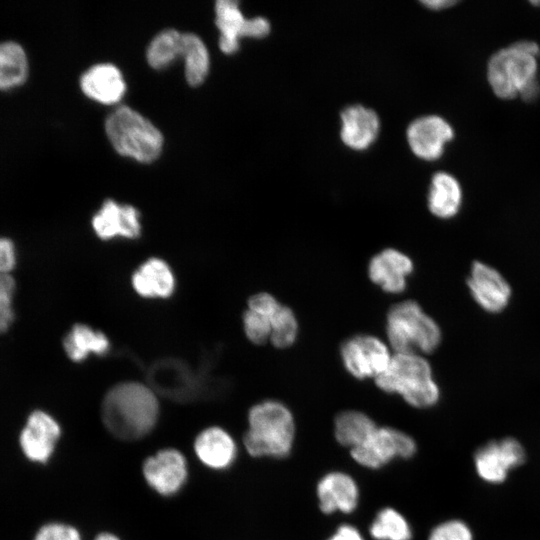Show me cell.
<instances>
[{"label":"cell","instance_id":"cell-1","mask_svg":"<svg viewBox=\"0 0 540 540\" xmlns=\"http://www.w3.org/2000/svg\"><path fill=\"white\" fill-rule=\"evenodd\" d=\"M159 405L154 392L139 382H123L112 387L101 405L102 421L121 440H137L155 426Z\"/></svg>","mask_w":540,"mask_h":540},{"label":"cell","instance_id":"cell-2","mask_svg":"<svg viewBox=\"0 0 540 540\" xmlns=\"http://www.w3.org/2000/svg\"><path fill=\"white\" fill-rule=\"evenodd\" d=\"M248 425L243 442L251 456L284 458L291 453L295 421L291 410L282 402L265 400L252 406Z\"/></svg>","mask_w":540,"mask_h":540},{"label":"cell","instance_id":"cell-3","mask_svg":"<svg viewBox=\"0 0 540 540\" xmlns=\"http://www.w3.org/2000/svg\"><path fill=\"white\" fill-rule=\"evenodd\" d=\"M377 387L387 393L399 394L416 408L434 406L440 398V388L433 377L428 360L417 353H395L386 370L375 378Z\"/></svg>","mask_w":540,"mask_h":540},{"label":"cell","instance_id":"cell-4","mask_svg":"<svg viewBox=\"0 0 540 540\" xmlns=\"http://www.w3.org/2000/svg\"><path fill=\"white\" fill-rule=\"evenodd\" d=\"M386 334L395 353L428 354L435 351L442 340L438 323L412 300L389 309Z\"/></svg>","mask_w":540,"mask_h":540},{"label":"cell","instance_id":"cell-5","mask_svg":"<svg viewBox=\"0 0 540 540\" xmlns=\"http://www.w3.org/2000/svg\"><path fill=\"white\" fill-rule=\"evenodd\" d=\"M105 129L113 147L123 156L149 163L161 153V132L148 119L127 106L118 107L108 116Z\"/></svg>","mask_w":540,"mask_h":540},{"label":"cell","instance_id":"cell-6","mask_svg":"<svg viewBox=\"0 0 540 540\" xmlns=\"http://www.w3.org/2000/svg\"><path fill=\"white\" fill-rule=\"evenodd\" d=\"M537 57L517 42L496 51L487 63V80L500 99L511 100L536 79Z\"/></svg>","mask_w":540,"mask_h":540},{"label":"cell","instance_id":"cell-7","mask_svg":"<svg viewBox=\"0 0 540 540\" xmlns=\"http://www.w3.org/2000/svg\"><path fill=\"white\" fill-rule=\"evenodd\" d=\"M417 450L415 440L393 427H378L359 446L350 449L352 459L369 469H379L393 459L411 458Z\"/></svg>","mask_w":540,"mask_h":540},{"label":"cell","instance_id":"cell-8","mask_svg":"<svg viewBox=\"0 0 540 540\" xmlns=\"http://www.w3.org/2000/svg\"><path fill=\"white\" fill-rule=\"evenodd\" d=\"M345 369L357 379L376 378L388 367L392 354L388 346L372 335H355L341 346Z\"/></svg>","mask_w":540,"mask_h":540},{"label":"cell","instance_id":"cell-9","mask_svg":"<svg viewBox=\"0 0 540 540\" xmlns=\"http://www.w3.org/2000/svg\"><path fill=\"white\" fill-rule=\"evenodd\" d=\"M60 437L58 421L48 412L37 409L27 416L19 432L18 445L28 462L43 465L52 458Z\"/></svg>","mask_w":540,"mask_h":540},{"label":"cell","instance_id":"cell-10","mask_svg":"<svg viewBox=\"0 0 540 540\" xmlns=\"http://www.w3.org/2000/svg\"><path fill=\"white\" fill-rule=\"evenodd\" d=\"M467 286L474 302L485 312H502L512 297V287L495 267L476 260L470 267Z\"/></svg>","mask_w":540,"mask_h":540},{"label":"cell","instance_id":"cell-11","mask_svg":"<svg viewBox=\"0 0 540 540\" xmlns=\"http://www.w3.org/2000/svg\"><path fill=\"white\" fill-rule=\"evenodd\" d=\"M524 461V448L513 438L491 441L479 448L474 455L479 477L493 484L503 482L508 472Z\"/></svg>","mask_w":540,"mask_h":540},{"label":"cell","instance_id":"cell-12","mask_svg":"<svg viewBox=\"0 0 540 540\" xmlns=\"http://www.w3.org/2000/svg\"><path fill=\"white\" fill-rule=\"evenodd\" d=\"M407 141L412 152L423 160H436L446 143L454 137L452 126L442 117L427 115L415 119L407 128Z\"/></svg>","mask_w":540,"mask_h":540},{"label":"cell","instance_id":"cell-13","mask_svg":"<svg viewBox=\"0 0 540 540\" xmlns=\"http://www.w3.org/2000/svg\"><path fill=\"white\" fill-rule=\"evenodd\" d=\"M143 475L148 485L161 495L177 493L186 482L185 457L175 449H164L146 459Z\"/></svg>","mask_w":540,"mask_h":540},{"label":"cell","instance_id":"cell-14","mask_svg":"<svg viewBox=\"0 0 540 540\" xmlns=\"http://www.w3.org/2000/svg\"><path fill=\"white\" fill-rule=\"evenodd\" d=\"M413 269L414 264L409 256L397 249L386 248L371 258L368 275L383 291L398 294L405 290L407 278Z\"/></svg>","mask_w":540,"mask_h":540},{"label":"cell","instance_id":"cell-15","mask_svg":"<svg viewBox=\"0 0 540 540\" xmlns=\"http://www.w3.org/2000/svg\"><path fill=\"white\" fill-rule=\"evenodd\" d=\"M316 495L325 514L353 512L359 502V487L352 476L342 471L326 473L317 483Z\"/></svg>","mask_w":540,"mask_h":540},{"label":"cell","instance_id":"cell-16","mask_svg":"<svg viewBox=\"0 0 540 540\" xmlns=\"http://www.w3.org/2000/svg\"><path fill=\"white\" fill-rule=\"evenodd\" d=\"M139 212L130 205L106 200L92 219V226L101 239L115 236L137 238L141 232Z\"/></svg>","mask_w":540,"mask_h":540},{"label":"cell","instance_id":"cell-17","mask_svg":"<svg viewBox=\"0 0 540 540\" xmlns=\"http://www.w3.org/2000/svg\"><path fill=\"white\" fill-rule=\"evenodd\" d=\"M379 129V117L372 109L352 105L341 113L340 136L343 143L353 150L368 148L377 138Z\"/></svg>","mask_w":540,"mask_h":540},{"label":"cell","instance_id":"cell-18","mask_svg":"<svg viewBox=\"0 0 540 540\" xmlns=\"http://www.w3.org/2000/svg\"><path fill=\"white\" fill-rule=\"evenodd\" d=\"M80 86L84 94L104 104L117 103L126 90L120 70L108 63L88 69L80 79Z\"/></svg>","mask_w":540,"mask_h":540},{"label":"cell","instance_id":"cell-19","mask_svg":"<svg viewBox=\"0 0 540 540\" xmlns=\"http://www.w3.org/2000/svg\"><path fill=\"white\" fill-rule=\"evenodd\" d=\"M194 450L200 461L213 469L227 468L237 454L233 438L220 427L203 430L195 439Z\"/></svg>","mask_w":540,"mask_h":540},{"label":"cell","instance_id":"cell-20","mask_svg":"<svg viewBox=\"0 0 540 540\" xmlns=\"http://www.w3.org/2000/svg\"><path fill=\"white\" fill-rule=\"evenodd\" d=\"M132 285L141 296L165 298L173 293L175 279L170 267L163 260L151 258L135 271Z\"/></svg>","mask_w":540,"mask_h":540},{"label":"cell","instance_id":"cell-21","mask_svg":"<svg viewBox=\"0 0 540 540\" xmlns=\"http://www.w3.org/2000/svg\"><path fill=\"white\" fill-rule=\"evenodd\" d=\"M462 204V189L458 180L449 173L434 174L428 194L430 212L441 219L458 214Z\"/></svg>","mask_w":540,"mask_h":540},{"label":"cell","instance_id":"cell-22","mask_svg":"<svg viewBox=\"0 0 540 540\" xmlns=\"http://www.w3.org/2000/svg\"><path fill=\"white\" fill-rule=\"evenodd\" d=\"M376 428V423L367 414L357 410L342 411L334 420L336 441L350 449L363 443Z\"/></svg>","mask_w":540,"mask_h":540},{"label":"cell","instance_id":"cell-23","mask_svg":"<svg viewBox=\"0 0 540 540\" xmlns=\"http://www.w3.org/2000/svg\"><path fill=\"white\" fill-rule=\"evenodd\" d=\"M216 25L221 32L220 49L226 54H232L239 48V37L245 23L238 3L233 0H219L215 6Z\"/></svg>","mask_w":540,"mask_h":540},{"label":"cell","instance_id":"cell-24","mask_svg":"<svg viewBox=\"0 0 540 540\" xmlns=\"http://www.w3.org/2000/svg\"><path fill=\"white\" fill-rule=\"evenodd\" d=\"M28 70L23 47L14 41L0 42V90L12 89L24 83Z\"/></svg>","mask_w":540,"mask_h":540},{"label":"cell","instance_id":"cell-25","mask_svg":"<svg viewBox=\"0 0 540 540\" xmlns=\"http://www.w3.org/2000/svg\"><path fill=\"white\" fill-rule=\"evenodd\" d=\"M63 346L68 357L78 362L85 359L90 353L103 354L107 352L109 341L103 333L94 331L84 324H77L66 335Z\"/></svg>","mask_w":540,"mask_h":540},{"label":"cell","instance_id":"cell-26","mask_svg":"<svg viewBox=\"0 0 540 540\" xmlns=\"http://www.w3.org/2000/svg\"><path fill=\"white\" fill-rule=\"evenodd\" d=\"M181 56L185 61L187 82L191 86L200 85L209 71V54L202 40L195 34L183 33Z\"/></svg>","mask_w":540,"mask_h":540},{"label":"cell","instance_id":"cell-27","mask_svg":"<svg viewBox=\"0 0 540 540\" xmlns=\"http://www.w3.org/2000/svg\"><path fill=\"white\" fill-rule=\"evenodd\" d=\"M369 533L375 540H411L413 536L408 520L391 507L378 511L369 527Z\"/></svg>","mask_w":540,"mask_h":540},{"label":"cell","instance_id":"cell-28","mask_svg":"<svg viewBox=\"0 0 540 540\" xmlns=\"http://www.w3.org/2000/svg\"><path fill=\"white\" fill-rule=\"evenodd\" d=\"M182 33L167 29L157 34L147 49L148 63L162 69L181 56Z\"/></svg>","mask_w":540,"mask_h":540},{"label":"cell","instance_id":"cell-29","mask_svg":"<svg viewBox=\"0 0 540 540\" xmlns=\"http://www.w3.org/2000/svg\"><path fill=\"white\" fill-rule=\"evenodd\" d=\"M298 330V321L294 312L281 304L271 319L270 342L277 348L290 347L297 339Z\"/></svg>","mask_w":540,"mask_h":540},{"label":"cell","instance_id":"cell-30","mask_svg":"<svg viewBox=\"0 0 540 540\" xmlns=\"http://www.w3.org/2000/svg\"><path fill=\"white\" fill-rule=\"evenodd\" d=\"M273 315L258 313L250 309L245 311L243 316L244 332L252 343L260 345L270 340Z\"/></svg>","mask_w":540,"mask_h":540},{"label":"cell","instance_id":"cell-31","mask_svg":"<svg viewBox=\"0 0 540 540\" xmlns=\"http://www.w3.org/2000/svg\"><path fill=\"white\" fill-rule=\"evenodd\" d=\"M14 292L15 281L12 276L0 273V333L8 330L14 320Z\"/></svg>","mask_w":540,"mask_h":540},{"label":"cell","instance_id":"cell-32","mask_svg":"<svg viewBox=\"0 0 540 540\" xmlns=\"http://www.w3.org/2000/svg\"><path fill=\"white\" fill-rule=\"evenodd\" d=\"M428 540H472V533L464 522L449 520L435 526Z\"/></svg>","mask_w":540,"mask_h":540},{"label":"cell","instance_id":"cell-33","mask_svg":"<svg viewBox=\"0 0 540 540\" xmlns=\"http://www.w3.org/2000/svg\"><path fill=\"white\" fill-rule=\"evenodd\" d=\"M32 540H81V535L75 527L54 521L40 526Z\"/></svg>","mask_w":540,"mask_h":540},{"label":"cell","instance_id":"cell-34","mask_svg":"<svg viewBox=\"0 0 540 540\" xmlns=\"http://www.w3.org/2000/svg\"><path fill=\"white\" fill-rule=\"evenodd\" d=\"M16 265V252L13 242L0 237V273L9 274Z\"/></svg>","mask_w":540,"mask_h":540},{"label":"cell","instance_id":"cell-35","mask_svg":"<svg viewBox=\"0 0 540 540\" xmlns=\"http://www.w3.org/2000/svg\"><path fill=\"white\" fill-rule=\"evenodd\" d=\"M270 32V24L264 17L246 19L241 31V37L263 38Z\"/></svg>","mask_w":540,"mask_h":540},{"label":"cell","instance_id":"cell-36","mask_svg":"<svg viewBox=\"0 0 540 540\" xmlns=\"http://www.w3.org/2000/svg\"><path fill=\"white\" fill-rule=\"evenodd\" d=\"M327 540H365L359 529L351 524H342Z\"/></svg>","mask_w":540,"mask_h":540},{"label":"cell","instance_id":"cell-37","mask_svg":"<svg viewBox=\"0 0 540 540\" xmlns=\"http://www.w3.org/2000/svg\"><path fill=\"white\" fill-rule=\"evenodd\" d=\"M421 3L429 9L441 10V9L449 8L455 5L457 2L450 1V0H426V1H422Z\"/></svg>","mask_w":540,"mask_h":540},{"label":"cell","instance_id":"cell-38","mask_svg":"<svg viewBox=\"0 0 540 540\" xmlns=\"http://www.w3.org/2000/svg\"><path fill=\"white\" fill-rule=\"evenodd\" d=\"M95 540H120L117 536L110 533H101Z\"/></svg>","mask_w":540,"mask_h":540},{"label":"cell","instance_id":"cell-39","mask_svg":"<svg viewBox=\"0 0 540 540\" xmlns=\"http://www.w3.org/2000/svg\"><path fill=\"white\" fill-rule=\"evenodd\" d=\"M531 4H533V5H540V1H533V2H531Z\"/></svg>","mask_w":540,"mask_h":540}]
</instances>
